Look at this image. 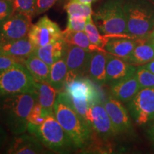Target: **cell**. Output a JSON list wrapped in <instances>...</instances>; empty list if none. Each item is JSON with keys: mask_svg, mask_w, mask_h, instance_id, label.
Listing matches in <instances>:
<instances>
[{"mask_svg": "<svg viewBox=\"0 0 154 154\" xmlns=\"http://www.w3.org/2000/svg\"><path fill=\"white\" fill-rule=\"evenodd\" d=\"M87 18L82 15H68L67 29L73 32H84Z\"/></svg>", "mask_w": 154, "mask_h": 154, "instance_id": "cell-30", "label": "cell"}, {"mask_svg": "<svg viewBox=\"0 0 154 154\" xmlns=\"http://www.w3.org/2000/svg\"><path fill=\"white\" fill-rule=\"evenodd\" d=\"M68 72V67L63 57L50 66L48 83L56 90L61 91L64 86Z\"/></svg>", "mask_w": 154, "mask_h": 154, "instance_id": "cell-24", "label": "cell"}, {"mask_svg": "<svg viewBox=\"0 0 154 154\" xmlns=\"http://www.w3.org/2000/svg\"><path fill=\"white\" fill-rule=\"evenodd\" d=\"M143 66H145L146 69H148L149 70L151 71L153 74H154V59L151 61H149V62L146 63V64L143 65Z\"/></svg>", "mask_w": 154, "mask_h": 154, "instance_id": "cell-37", "label": "cell"}, {"mask_svg": "<svg viewBox=\"0 0 154 154\" xmlns=\"http://www.w3.org/2000/svg\"><path fill=\"white\" fill-rule=\"evenodd\" d=\"M108 53L103 50L91 51L88 61L86 76L94 83L106 84V69Z\"/></svg>", "mask_w": 154, "mask_h": 154, "instance_id": "cell-19", "label": "cell"}, {"mask_svg": "<svg viewBox=\"0 0 154 154\" xmlns=\"http://www.w3.org/2000/svg\"><path fill=\"white\" fill-rule=\"evenodd\" d=\"M3 122L0 118V150L3 148V146L5 145L7 140V134L6 131L5 126L3 125Z\"/></svg>", "mask_w": 154, "mask_h": 154, "instance_id": "cell-36", "label": "cell"}, {"mask_svg": "<svg viewBox=\"0 0 154 154\" xmlns=\"http://www.w3.org/2000/svg\"><path fill=\"white\" fill-rule=\"evenodd\" d=\"M136 68L137 66L128 63L124 59L108 53L106 69V84L111 85L136 74Z\"/></svg>", "mask_w": 154, "mask_h": 154, "instance_id": "cell-14", "label": "cell"}, {"mask_svg": "<svg viewBox=\"0 0 154 154\" xmlns=\"http://www.w3.org/2000/svg\"><path fill=\"white\" fill-rule=\"evenodd\" d=\"M58 0H36V15L41 14L51 8Z\"/></svg>", "mask_w": 154, "mask_h": 154, "instance_id": "cell-34", "label": "cell"}, {"mask_svg": "<svg viewBox=\"0 0 154 154\" xmlns=\"http://www.w3.org/2000/svg\"><path fill=\"white\" fill-rule=\"evenodd\" d=\"M136 76L140 88H154V74L143 65L137 66Z\"/></svg>", "mask_w": 154, "mask_h": 154, "instance_id": "cell-28", "label": "cell"}, {"mask_svg": "<svg viewBox=\"0 0 154 154\" xmlns=\"http://www.w3.org/2000/svg\"><path fill=\"white\" fill-rule=\"evenodd\" d=\"M46 117H44L42 113V109L40 103L37 101L34 104L33 109H32L31 112L28 116L29 124L36 125L38 126L41 125L45 120Z\"/></svg>", "mask_w": 154, "mask_h": 154, "instance_id": "cell-32", "label": "cell"}, {"mask_svg": "<svg viewBox=\"0 0 154 154\" xmlns=\"http://www.w3.org/2000/svg\"><path fill=\"white\" fill-rule=\"evenodd\" d=\"M19 63H23L22 61L8 56L0 55V70L7 69L13 67Z\"/></svg>", "mask_w": 154, "mask_h": 154, "instance_id": "cell-33", "label": "cell"}, {"mask_svg": "<svg viewBox=\"0 0 154 154\" xmlns=\"http://www.w3.org/2000/svg\"><path fill=\"white\" fill-rule=\"evenodd\" d=\"M72 1H74L82 4H85V5H91L92 3L96 1V0H72Z\"/></svg>", "mask_w": 154, "mask_h": 154, "instance_id": "cell-38", "label": "cell"}, {"mask_svg": "<svg viewBox=\"0 0 154 154\" xmlns=\"http://www.w3.org/2000/svg\"><path fill=\"white\" fill-rule=\"evenodd\" d=\"M126 108L135 124L147 126L154 119V88H140Z\"/></svg>", "mask_w": 154, "mask_h": 154, "instance_id": "cell-7", "label": "cell"}, {"mask_svg": "<svg viewBox=\"0 0 154 154\" xmlns=\"http://www.w3.org/2000/svg\"><path fill=\"white\" fill-rule=\"evenodd\" d=\"M63 91L70 97L86 99L92 103L101 101L95 84L88 77L73 76L67 74Z\"/></svg>", "mask_w": 154, "mask_h": 154, "instance_id": "cell-11", "label": "cell"}, {"mask_svg": "<svg viewBox=\"0 0 154 154\" xmlns=\"http://www.w3.org/2000/svg\"><path fill=\"white\" fill-rule=\"evenodd\" d=\"M24 65L36 82H48L50 66L34 53L24 61Z\"/></svg>", "mask_w": 154, "mask_h": 154, "instance_id": "cell-23", "label": "cell"}, {"mask_svg": "<svg viewBox=\"0 0 154 154\" xmlns=\"http://www.w3.org/2000/svg\"><path fill=\"white\" fill-rule=\"evenodd\" d=\"M109 36V40L104 47L105 51L124 59L131 54L138 41V38H134L128 34Z\"/></svg>", "mask_w": 154, "mask_h": 154, "instance_id": "cell-16", "label": "cell"}, {"mask_svg": "<svg viewBox=\"0 0 154 154\" xmlns=\"http://www.w3.org/2000/svg\"><path fill=\"white\" fill-rule=\"evenodd\" d=\"M84 32H86V35L92 44L100 49H104L106 44L109 40V36L107 35H101L100 34L99 29L94 22L92 17L87 19Z\"/></svg>", "mask_w": 154, "mask_h": 154, "instance_id": "cell-26", "label": "cell"}, {"mask_svg": "<svg viewBox=\"0 0 154 154\" xmlns=\"http://www.w3.org/2000/svg\"><path fill=\"white\" fill-rule=\"evenodd\" d=\"M27 131L34 135L44 147L55 153H68L76 149L54 114L47 116L41 125L28 124Z\"/></svg>", "mask_w": 154, "mask_h": 154, "instance_id": "cell-4", "label": "cell"}, {"mask_svg": "<svg viewBox=\"0 0 154 154\" xmlns=\"http://www.w3.org/2000/svg\"><path fill=\"white\" fill-rule=\"evenodd\" d=\"M127 34L134 38H148L154 29V4L149 0H124Z\"/></svg>", "mask_w": 154, "mask_h": 154, "instance_id": "cell-3", "label": "cell"}, {"mask_svg": "<svg viewBox=\"0 0 154 154\" xmlns=\"http://www.w3.org/2000/svg\"><path fill=\"white\" fill-rule=\"evenodd\" d=\"M66 49V42L61 38L43 47L36 48L34 54L49 66H51L54 63L64 57Z\"/></svg>", "mask_w": 154, "mask_h": 154, "instance_id": "cell-20", "label": "cell"}, {"mask_svg": "<svg viewBox=\"0 0 154 154\" xmlns=\"http://www.w3.org/2000/svg\"><path fill=\"white\" fill-rule=\"evenodd\" d=\"M34 50L35 47L27 36L19 39L4 42L0 49V55L15 58L24 63L34 53Z\"/></svg>", "mask_w": 154, "mask_h": 154, "instance_id": "cell-17", "label": "cell"}, {"mask_svg": "<svg viewBox=\"0 0 154 154\" xmlns=\"http://www.w3.org/2000/svg\"><path fill=\"white\" fill-rule=\"evenodd\" d=\"M37 101L36 91L0 99V118L13 135L23 134L27 131L28 116Z\"/></svg>", "mask_w": 154, "mask_h": 154, "instance_id": "cell-1", "label": "cell"}, {"mask_svg": "<svg viewBox=\"0 0 154 154\" xmlns=\"http://www.w3.org/2000/svg\"><path fill=\"white\" fill-rule=\"evenodd\" d=\"M124 0H106L93 13L94 23L103 35L127 34Z\"/></svg>", "mask_w": 154, "mask_h": 154, "instance_id": "cell-5", "label": "cell"}, {"mask_svg": "<svg viewBox=\"0 0 154 154\" xmlns=\"http://www.w3.org/2000/svg\"><path fill=\"white\" fill-rule=\"evenodd\" d=\"M14 13L12 0H0V26Z\"/></svg>", "mask_w": 154, "mask_h": 154, "instance_id": "cell-31", "label": "cell"}, {"mask_svg": "<svg viewBox=\"0 0 154 154\" xmlns=\"http://www.w3.org/2000/svg\"><path fill=\"white\" fill-rule=\"evenodd\" d=\"M3 43H4V42H3V40L1 38H0V49H1V47H2V44H3Z\"/></svg>", "mask_w": 154, "mask_h": 154, "instance_id": "cell-40", "label": "cell"}, {"mask_svg": "<svg viewBox=\"0 0 154 154\" xmlns=\"http://www.w3.org/2000/svg\"><path fill=\"white\" fill-rule=\"evenodd\" d=\"M149 40L151 41L152 43L154 44V29L152 31V32L150 34V35L149 36Z\"/></svg>", "mask_w": 154, "mask_h": 154, "instance_id": "cell-39", "label": "cell"}, {"mask_svg": "<svg viewBox=\"0 0 154 154\" xmlns=\"http://www.w3.org/2000/svg\"><path fill=\"white\" fill-rule=\"evenodd\" d=\"M153 59L154 44L148 37L138 38V44L131 54L124 60L135 66H140L146 64Z\"/></svg>", "mask_w": 154, "mask_h": 154, "instance_id": "cell-22", "label": "cell"}, {"mask_svg": "<svg viewBox=\"0 0 154 154\" xmlns=\"http://www.w3.org/2000/svg\"><path fill=\"white\" fill-rule=\"evenodd\" d=\"M91 51H86L74 44L66 43L64 58L69 73L77 76H86Z\"/></svg>", "mask_w": 154, "mask_h": 154, "instance_id": "cell-13", "label": "cell"}, {"mask_svg": "<svg viewBox=\"0 0 154 154\" xmlns=\"http://www.w3.org/2000/svg\"><path fill=\"white\" fill-rule=\"evenodd\" d=\"M111 95L122 103H128L140 89L136 74L111 84Z\"/></svg>", "mask_w": 154, "mask_h": 154, "instance_id": "cell-18", "label": "cell"}, {"mask_svg": "<svg viewBox=\"0 0 154 154\" xmlns=\"http://www.w3.org/2000/svg\"><path fill=\"white\" fill-rule=\"evenodd\" d=\"M87 122L93 134L101 140H108L117 136L103 101L92 103L88 112Z\"/></svg>", "mask_w": 154, "mask_h": 154, "instance_id": "cell-8", "label": "cell"}, {"mask_svg": "<svg viewBox=\"0 0 154 154\" xmlns=\"http://www.w3.org/2000/svg\"><path fill=\"white\" fill-rule=\"evenodd\" d=\"M15 12L23 13L32 18L36 15V0H12Z\"/></svg>", "mask_w": 154, "mask_h": 154, "instance_id": "cell-29", "label": "cell"}, {"mask_svg": "<svg viewBox=\"0 0 154 154\" xmlns=\"http://www.w3.org/2000/svg\"><path fill=\"white\" fill-rule=\"evenodd\" d=\"M62 38L66 43L74 44L86 51H94L96 50L105 51V49H100L92 44L85 32H73L66 29V30L62 31Z\"/></svg>", "mask_w": 154, "mask_h": 154, "instance_id": "cell-25", "label": "cell"}, {"mask_svg": "<svg viewBox=\"0 0 154 154\" xmlns=\"http://www.w3.org/2000/svg\"><path fill=\"white\" fill-rule=\"evenodd\" d=\"M36 82L23 63L0 70V99L36 91Z\"/></svg>", "mask_w": 154, "mask_h": 154, "instance_id": "cell-6", "label": "cell"}, {"mask_svg": "<svg viewBox=\"0 0 154 154\" xmlns=\"http://www.w3.org/2000/svg\"><path fill=\"white\" fill-rule=\"evenodd\" d=\"M43 144L32 134L15 135L8 144L6 153L9 154H37L44 153Z\"/></svg>", "mask_w": 154, "mask_h": 154, "instance_id": "cell-15", "label": "cell"}, {"mask_svg": "<svg viewBox=\"0 0 154 154\" xmlns=\"http://www.w3.org/2000/svg\"><path fill=\"white\" fill-rule=\"evenodd\" d=\"M54 116L76 149H83L88 145L93 133L91 128L73 109L63 91L58 93L54 105Z\"/></svg>", "mask_w": 154, "mask_h": 154, "instance_id": "cell-2", "label": "cell"}, {"mask_svg": "<svg viewBox=\"0 0 154 154\" xmlns=\"http://www.w3.org/2000/svg\"><path fill=\"white\" fill-rule=\"evenodd\" d=\"M38 101L42 109L44 117L54 114V105L59 91L56 90L48 82H36Z\"/></svg>", "mask_w": 154, "mask_h": 154, "instance_id": "cell-21", "label": "cell"}, {"mask_svg": "<svg viewBox=\"0 0 154 154\" xmlns=\"http://www.w3.org/2000/svg\"><path fill=\"white\" fill-rule=\"evenodd\" d=\"M149 1H150V2H151L152 3H153V4H154V0H149Z\"/></svg>", "mask_w": 154, "mask_h": 154, "instance_id": "cell-41", "label": "cell"}, {"mask_svg": "<svg viewBox=\"0 0 154 154\" xmlns=\"http://www.w3.org/2000/svg\"><path fill=\"white\" fill-rule=\"evenodd\" d=\"M116 135L131 134L134 131L131 116L127 108L111 95L103 101Z\"/></svg>", "mask_w": 154, "mask_h": 154, "instance_id": "cell-10", "label": "cell"}, {"mask_svg": "<svg viewBox=\"0 0 154 154\" xmlns=\"http://www.w3.org/2000/svg\"><path fill=\"white\" fill-rule=\"evenodd\" d=\"M32 25V17L15 12L0 26V38L5 42L26 37Z\"/></svg>", "mask_w": 154, "mask_h": 154, "instance_id": "cell-12", "label": "cell"}, {"mask_svg": "<svg viewBox=\"0 0 154 154\" xmlns=\"http://www.w3.org/2000/svg\"><path fill=\"white\" fill-rule=\"evenodd\" d=\"M28 37L36 49L60 39L62 38V31L57 23L47 16H44L32 25Z\"/></svg>", "mask_w": 154, "mask_h": 154, "instance_id": "cell-9", "label": "cell"}, {"mask_svg": "<svg viewBox=\"0 0 154 154\" xmlns=\"http://www.w3.org/2000/svg\"><path fill=\"white\" fill-rule=\"evenodd\" d=\"M64 9L68 15L79 14L89 18L93 16L91 5H85L74 1H70L65 5Z\"/></svg>", "mask_w": 154, "mask_h": 154, "instance_id": "cell-27", "label": "cell"}, {"mask_svg": "<svg viewBox=\"0 0 154 154\" xmlns=\"http://www.w3.org/2000/svg\"><path fill=\"white\" fill-rule=\"evenodd\" d=\"M146 127V135H147L149 141L151 142L152 147L154 149V119Z\"/></svg>", "mask_w": 154, "mask_h": 154, "instance_id": "cell-35", "label": "cell"}]
</instances>
